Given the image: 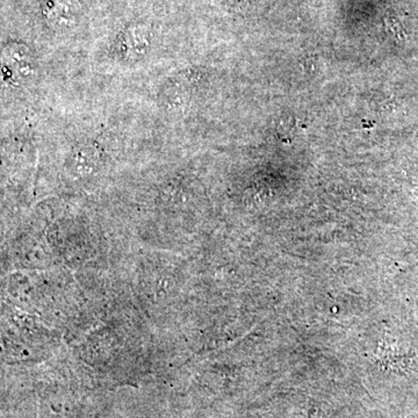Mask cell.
<instances>
[{
	"mask_svg": "<svg viewBox=\"0 0 418 418\" xmlns=\"http://www.w3.org/2000/svg\"><path fill=\"white\" fill-rule=\"evenodd\" d=\"M35 74V64L30 49L20 43H10L3 52V79L7 84H23Z\"/></svg>",
	"mask_w": 418,
	"mask_h": 418,
	"instance_id": "cell-1",
	"label": "cell"
},
{
	"mask_svg": "<svg viewBox=\"0 0 418 418\" xmlns=\"http://www.w3.org/2000/svg\"><path fill=\"white\" fill-rule=\"evenodd\" d=\"M81 12L79 0H47L43 6L45 18L57 30H70L75 26Z\"/></svg>",
	"mask_w": 418,
	"mask_h": 418,
	"instance_id": "cell-2",
	"label": "cell"
},
{
	"mask_svg": "<svg viewBox=\"0 0 418 418\" xmlns=\"http://www.w3.org/2000/svg\"><path fill=\"white\" fill-rule=\"evenodd\" d=\"M148 45H149L148 33L144 28L133 27L124 33L122 46H124L126 55L132 56V57L142 56L143 54H146Z\"/></svg>",
	"mask_w": 418,
	"mask_h": 418,
	"instance_id": "cell-3",
	"label": "cell"
}]
</instances>
